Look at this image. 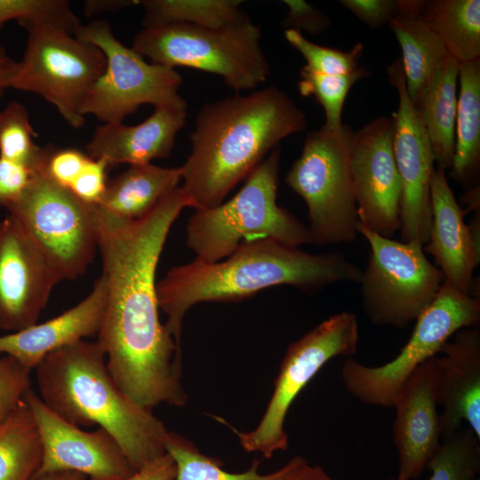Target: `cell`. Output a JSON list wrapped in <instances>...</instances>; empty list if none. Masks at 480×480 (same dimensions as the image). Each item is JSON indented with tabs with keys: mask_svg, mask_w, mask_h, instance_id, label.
I'll return each instance as SVG.
<instances>
[{
	"mask_svg": "<svg viewBox=\"0 0 480 480\" xmlns=\"http://www.w3.org/2000/svg\"><path fill=\"white\" fill-rule=\"evenodd\" d=\"M164 450L176 464L174 480H282L295 462L293 457L281 468L260 474V460H255L244 472H228L221 468V460L202 453L190 440L173 431L168 432Z\"/></svg>",
	"mask_w": 480,
	"mask_h": 480,
	"instance_id": "f546056e",
	"label": "cell"
},
{
	"mask_svg": "<svg viewBox=\"0 0 480 480\" xmlns=\"http://www.w3.org/2000/svg\"><path fill=\"white\" fill-rule=\"evenodd\" d=\"M422 16L458 62L480 59V1H426Z\"/></svg>",
	"mask_w": 480,
	"mask_h": 480,
	"instance_id": "4316f807",
	"label": "cell"
},
{
	"mask_svg": "<svg viewBox=\"0 0 480 480\" xmlns=\"http://www.w3.org/2000/svg\"><path fill=\"white\" fill-rule=\"evenodd\" d=\"M18 61L12 59L0 44V98L11 84L17 69Z\"/></svg>",
	"mask_w": 480,
	"mask_h": 480,
	"instance_id": "ee69618b",
	"label": "cell"
},
{
	"mask_svg": "<svg viewBox=\"0 0 480 480\" xmlns=\"http://www.w3.org/2000/svg\"><path fill=\"white\" fill-rule=\"evenodd\" d=\"M74 36L96 45L106 58L104 72L84 102V116L93 115L108 124L122 123L143 104L186 109V100L179 92L180 75L174 68L147 62L132 47L124 46L107 20L80 24Z\"/></svg>",
	"mask_w": 480,
	"mask_h": 480,
	"instance_id": "4fadbf2b",
	"label": "cell"
},
{
	"mask_svg": "<svg viewBox=\"0 0 480 480\" xmlns=\"http://www.w3.org/2000/svg\"><path fill=\"white\" fill-rule=\"evenodd\" d=\"M479 443L468 427L443 438L426 467L431 472L429 480H476L480 471Z\"/></svg>",
	"mask_w": 480,
	"mask_h": 480,
	"instance_id": "4dcf8cb0",
	"label": "cell"
},
{
	"mask_svg": "<svg viewBox=\"0 0 480 480\" xmlns=\"http://www.w3.org/2000/svg\"><path fill=\"white\" fill-rule=\"evenodd\" d=\"M279 162L280 149L276 147L232 198L196 210L186 227L187 246L196 259L218 261L242 243L258 238L297 247L313 243L308 228L277 204Z\"/></svg>",
	"mask_w": 480,
	"mask_h": 480,
	"instance_id": "5b68a950",
	"label": "cell"
},
{
	"mask_svg": "<svg viewBox=\"0 0 480 480\" xmlns=\"http://www.w3.org/2000/svg\"><path fill=\"white\" fill-rule=\"evenodd\" d=\"M42 456L38 427L24 399L0 424V480H33Z\"/></svg>",
	"mask_w": 480,
	"mask_h": 480,
	"instance_id": "83f0119b",
	"label": "cell"
},
{
	"mask_svg": "<svg viewBox=\"0 0 480 480\" xmlns=\"http://www.w3.org/2000/svg\"><path fill=\"white\" fill-rule=\"evenodd\" d=\"M413 332L399 354L379 366L346 360L340 376L347 391L363 404L391 408L409 375L460 329L478 327L479 299L444 281L428 307L417 317Z\"/></svg>",
	"mask_w": 480,
	"mask_h": 480,
	"instance_id": "9c48e42d",
	"label": "cell"
},
{
	"mask_svg": "<svg viewBox=\"0 0 480 480\" xmlns=\"http://www.w3.org/2000/svg\"><path fill=\"white\" fill-rule=\"evenodd\" d=\"M176 464L166 452L124 480H174Z\"/></svg>",
	"mask_w": 480,
	"mask_h": 480,
	"instance_id": "b9f144b4",
	"label": "cell"
},
{
	"mask_svg": "<svg viewBox=\"0 0 480 480\" xmlns=\"http://www.w3.org/2000/svg\"><path fill=\"white\" fill-rule=\"evenodd\" d=\"M354 133L346 124L335 132L324 126L310 131L285 176V183L307 204L314 244H347L357 236L350 159Z\"/></svg>",
	"mask_w": 480,
	"mask_h": 480,
	"instance_id": "52a82bcc",
	"label": "cell"
},
{
	"mask_svg": "<svg viewBox=\"0 0 480 480\" xmlns=\"http://www.w3.org/2000/svg\"><path fill=\"white\" fill-rule=\"evenodd\" d=\"M31 370L11 356L0 357V424L24 401L31 389Z\"/></svg>",
	"mask_w": 480,
	"mask_h": 480,
	"instance_id": "d590c367",
	"label": "cell"
},
{
	"mask_svg": "<svg viewBox=\"0 0 480 480\" xmlns=\"http://www.w3.org/2000/svg\"><path fill=\"white\" fill-rule=\"evenodd\" d=\"M389 480H401V479L395 477V478H390Z\"/></svg>",
	"mask_w": 480,
	"mask_h": 480,
	"instance_id": "c3c4849f",
	"label": "cell"
},
{
	"mask_svg": "<svg viewBox=\"0 0 480 480\" xmlns=\"http://www.w3.org/2000/svg\"><path fill=\"white\" fill-rule=\"evenodd\" d=\"M239 0H145L144 28L168 24H188L207 28L227 26L247 17Z\"/></svg>",
	"mask_w": 480,
	"mask_h": 480,
	"instance_id": "f1b7e54d",
	"label": "cell"
},
{
	"mask_svg": "<svg viewBox=\"0 0 480 480\" xmlns=\"http://www.w3.org/2000/svg\"><path fill=\"white\" fill-rule=\"evenodd\" d=\"M357 231L370 248L358 283L363 308L374 324L405 327L433 301L444 276L428 260L419 242L396 241L360 223Z\"/></svg>",
	"mask_w": 480,
	"mask_h": 480,
	"instance_id": "30bf717a",
	"label": "cell"
},
{
	"mask_svg": "<svg viewBox=\"0 0 480 480\" xmlns=\"http://www.w3.org/2000/svg\"><path fill=\"white\" fill-rule=\"evenodd\" d=\"M260 40V27L247 16L220 28L168 24L143 28L132 48L151 63L220 76L227 86L240 92L254 91L269 76Z\"/></svg>",
	"mask_w": 480,
	"mask_h": 480,
	"instance_id": "8992f818",
	"label": "cell"
},
{
	"mask_svg": "<svg viewBox=\"0 0 480 480\" xmlns=\"http://www.w3.org/2000/svg\"><path fill=\"white\" fill-rule=\"evenodd\" d=\"M27 108L12 101L0 111V157L35 171L42 161L44 148L34 141Z\"/></svg>",
	"mask_w": 480,
	"mask_h": 480,
	"instance_id": "d6a6232c",
	"label": "cell"
},
{
	"mask_svg": "<svg viewBox=\"0 0 480 480\" xmlns=\"http://www.w3.org/2000/svg\"><path fill=\"white\" fill-rule=\"evenodd\" d=\"M358 340L354 313L331 316L288 347L271 397L254 429L238 431L220 418L217 420L230 428L246 452H260L269 459L275 452L285 451L289 444L284 422L293 401L326 363L337 356H353Z\"/></svg>",
	"mask_w": 480,
	"mask_h": 480,
	"instance_id": "7c38bea8",
	"label": "cell"
},
{
	"mask_svg": "<svg viewBox=\"0 0 480 480\" xmlns=\"http://www.w3.org/2000/svg\"><path fill=\"white\" fill-rule=\"evenodd\" d=\"M37 480H86V476L76 471H60L43 476Z\"/></svg>",
	"mask_w": 480,
	"mask_h": 480,
	"instance_id": "7dc6e473",
	"label": "cell"
},
{
	"mask_svg": "<svg viewBox=\"0 0 480 480\" xmlns=\"http://www.w3.org/2000/svg\"><path fill=\"white\" fill-rule=\"evenodd\" d=\"M392 116L377 117L355 132L351 171L359 223L391 237L400 228L401 183Z\"/></svg>",
	"mask_w": 480,
	"mask_h": 480,
	"instance_id": "9a60e30c",
	"label": "cell"
},
{
	"mask_svg": "<svg viewBox=\"0 0 480 480\" xmlns=\"http://www.w3.org/2000/svg\"><path fill=\"white\" fill-rule=\"evenodd\" d=\"M12 20L23 27L36 22L50 24L72 35L80 25L64 0H0V28Z\"/></svg>",
	"mask_w": 480,
	"mask_h": 480,
	"instance_id": "836d02e7",
	"label": "cell"
},
{
	"mask_svg": "<svg viewBox=\"0 0 480 480\" xmlns=\"http://www.w3.org/2000/svg\"><path fill=\"white\" fill-rule=\"evenodd\" d=\"M288 12L282 22L286 29L301 33L304 30L312 35H319L331 26V20L321 10L303 0H284Z\"/></svg>",
	"mask_w": 480,
	"mask_h": 480,
	"instance_id": "f35d334b",
	"label": "cell"
},
{
	"mask_svg": "<svg viewBox=\"0 0 480 480\" xmlns=\"http://www.w3.org/2000/svg\"><path fill=\"white\" fill-rule=\"evenodd\" d=\"M387 72L398 94L392 118L394 156L401 183V241L424 245L431 228L430 185L436 161L420 113L409 98L400 57L388 66Z\"/></svg>",
	"mask_w": 480,
	"mask_h": 480,
	"instance_id": "5bb4252c",
	"label": "cell"
},
{
	"mask_svg": "<svg viewBox=\"0 0 480 480\" xmlns=\"http://www.w3.org/2000/svg\"><path fill=\"white\" fill-rule=\"evenodd\" d=\"M34 175L30 168L0 157V206L14 203L25 191Z\"/></svg>",
	"mask_w": 480,
	"mask_h": 480,
	"instance_id": "ab89813d",
	"label": "cell"
},
{
	"mask_svg": "<svg viewBox=\"0 0 480 480\" xmlns=\"http://www.w3.org/2000/svg\"><path fill=\"white\" fill-rule=\"evenodd\" d=\"M41 436L43 456L33 480L76 471L89 480H124L134 471L116 440L105 429L84 431L50 410L31 388L25 396Z\"/></svg>",
	"mask_w": 480,
	"mask_h": 480,
	"instance_id": "2e32d148",
	"label": "cell"
},
{
	"mask_svg": "<svg viewBox=\"0 0 480 480\" xmlns=\"http://www.w3.org/2000/svg\"><path fill=\"white\" fill-rule=\"evenodd\" d=\"M460 91L455 126V150L452 177L466 190L474 182L480 167V59L459 62Z\"/></svg>",
	"mask_w": 480,
	"mask_h": 480,
	"instance_id": "484cf974",
	"label": "cell"
},
{
	"mask_svg": "<svg viewBox=\"0 0 480 480\" xmlns=\"http://www.w3.org/2000/svg\"><path fill=\"white\" fill-rule=\"evenodd\" d=\"M180 180V167L168 168L152 164L131 165L108 182L96 206L116 219L137 220L151 212L178 187Z\"/></svg>",
	"mask_w": 480,
	"mask_h": 480,
	"instance_id": "cb8c5ba5",
	"label": "cell"
},
{
	"mask_svg": "<svg viewBox=\"0 0 480 480\" xmlns=\"http://www.w3.org/2000/svg\"><path fill=\"white\" fill-rule=\"evenodd\" d=\"M282 480H332L320 466H311L306 459L295 456V462Z\"/></svg>",
	"mask_w": 480,
	"mask_h": 480,
	"instance_id": "7bdbcfd3",
	"label": "cell"
},
{
	"mask_svg": "<svg viewBox=\"0 0 480 480\" xmlns=\"http://www.w3.org/2000/svg\"><path fill=\"white\" fill-rule=\"evenodd\" d=\"M362 270L341 252L312 254L270 238L242 243L223 260L172 268L156 283L164 324L180 345L183 319L194 305L238 301L276 285L315 292L338 283H359Z\"/></svg>",
	"mask_w": 480,
	"mask_h": 480,
	"instance_id": "3957f363",
	"label": "cell"
},
{
	"mask_svg": "<svg viewBox=\"0 0 480 480\" xmlns=\"http://www.w3.org/2000/svg\"><path fill=\"white\" fill-rule=\"evenodd\" d=\"M307 125L303 110L276 86L204 104L190 135V154L180 166L191 207L223 203L267 153Z\"/></svg>",
	"mask_w": 480,
	"mask_h": 480,
	"instance_id": "7a4b0ae2",
	"label": "cell"
},
{
	"mask_svg": "<svg viewBox=\"0 0 480 480\" xmlns=\"http://www.w3.org/2000/svg\"><path fill=\"white\" fill-rule=\"evenodd\" d=\"M340 4L373 29L388 24L398 10L394 0H341Z\"/></svg>",
	"mask_w": 480,
	"mask_h": 480,
	"instance_id": "60d3db41",
	"label": "cell"
},
{
	"mask_svg": "<svg viewBox=\"0 0 480 480\" xmlns=\"http://www.w3.org/2000/svg\"><path fill=\"white\" fill-rule=\"evenodd\" d=\"M436 355L421 363L396 393L393 439L398 456L401 480L420 476L442 443L437 411Z\"/></svg>",
	"mask_w": 480,
	"mask_h": 480,
	"instance_id": "ac0fdd59",
	"label": "cell"
},
{
	"mask_svg": "<svg viewBox=\"0 0 480 480\" xmlns=\"http://www.w3.org/2000/svg\"><path fill=\"white\" fill-rule=\"evenodd\" d=\"M24 28L28 37L11 88L39 94L70 126L82 127L84 102L106 67L104 53L62 28L39 22Z\"/></svg>",
	"mask_w": 480,
	"mask_h": 480,
	"instance_id": "ba28073f",
	"label": "cell"
},
{
	"mask_svg": "<svg viewBox=\"0 0 480 480\" xmlns=\"http://www.w3.org/2000/svg\"><path fill=\"white\" fill-rule=\"evenodd\" d=\"M60 281L36 243L8 214L0 222V329L13 332L36 324Z\"/></svg>",
	"mask_w": 480,
	"mask_h": 480,
	"instance_id": "e0dca14e",
	"label": "cell"
},
{
	"mask_svg": "<svg viewBox=\"0 0 480 480\" xmlns=\"http://www.w3.org/2000/svg\"><path fill=\"white\" fill-rule=\"evenodd\" d=\"M469 234L472 239V243L476 254L480 257V216L479 211L476 212V215L468 225Z\"/></svg>",
	"mask_w": 480,
	"mask_h": 480,
	"instance_id": "bcb514c9",
	"label": "cell"
},
{
	"mask_svg": "<svg viewBox=\"0 0 480 480\" xmlns=\"http://www.w3.org/2000/svg\"><path fill=\"white\" fill-rule=\"evenodd\" d=\"M108 168L105 160L89 157L68 189L82 202L90 205H98L108 184L107 180Z\"/></svg>",
	"mask_w": 480,
	"mask_h": 480,
	"instance_id": "74e56055",
	"label": "cell"
},
{
	"mask_svg": "<svg viewBox=\"0 0 480 480\" xmlns=\"http://www.w3.org/2000/svg\"><path fill=\"white\" fill-rule=\"evenodd\" d=\"M388 25L402 50V67L409 98L415 107L443 62L450 57L442 40L422 16L426 1L398 0Z\"/></svg>",
	"mask_w": 480,
	"mask_h": 480,
	"instance_id": "603a6c76",
	"label": "cell"
},
{
	"mask_svg": "<svg viewBox=\"0 0 480 480\" xmlns=\"http://www.w3.org/2000/svg\"><path fill=\"white\" fill-rule=\"evenodd\" d=\"M437 361V404L442 439L468 424L480 439V330L463 328L440 348Z\"/></svg>",
	"mask_w": 480,
	"mask_h": 480,
	"instance_id": "d6986e66",
	"label": "cell"
},
{
	"mask_svg": "<svg viewBox=\"0 0 480 480\" xmlns=\"http://www.w3.org/2000/svg\"><path fill=\"white\" fill-rule=\"evenodd\" d=\"M36 372L45 405L73 425L108 431L134 472L165 452L169 430L119 388L97 340H80L50 353Z\"/></svg>",
	"mask_w": 480,
	"mask_h": 480,
	"instance_id": "277c9868",
	"label": "cell"
},
{
	"mask_svg": "<svg viewBox=\"0 0 480 480\" xmlns=\"http://www.w3.org/2000/svg\"><path fill=\"white\" fill-rule=\"evenodd\" d=\"M107 299V280L101 274L77 305L44 323L0 336V354L14 357L31 371L36 369L50 353L97 335Z\"/></svg>",
	"mask_w": 480,
	"mask_h": 480,
	"instance_id": "44dd1931",
	"label": "cell"
},
{
	"mask_svg": "<svg viewBox=\"0 0 480 480\" xmlns=\"http://www.w3.org/2000/svg\"><path fill=\"white\" fill-rule=\"evenodd\" d=\"M459 62L451 56L435 73L418 104L437 168L451 170L455 150Z\"/></svg>",
	"mask_w": 480,
	"mask_h": 480,
	"instance_id": "d4e9b609",
	"label": "cell"
},
{
	"mask_svg": "<svg viewBox=\"0 0 480 480\" xmlns=\"http://www.w3.org/2000/svg\"><path fill=\"white\" fill-rule=\"evenodd\" d=\"M88 159L87 154L76 148H44L42 161L37 169L55 183L68 188Z\"/></svg>",
	"mask_w": 480,
	"mask_h": 480,
	"instance_id": "8d00e7d4",
	"label": "cell"
},
{
	"mask_svg": "<svg viewBox=\"0 0 480 480\" xmlns=\"http://www.w3.org/2000/svg\"><path fill=\"white\" fill-rule=\"evenodd\" d=\"M6 209L61 281L85 273L98 248L95 205L82 202L37 169L22 195Z\"/></svg>",
	"mask_w": 480,
	"mask_h": 480,
	"instance_id": "8fae6325",
	"label": "cell"
},
{
	"mask_svg": "<svg viewBox=\"0 0 480 480\" xmlns=\"http://www.w3.org/2000/svg\"><path fill=\"white\" fill-rule=\"evenodd\" d=\"M95 207L108 284L97 341L108 370L119 388L142 407H183L188 397L181 348L159 318L156 270L170 228L180 212L191 207L190 201L177 187L137 220H119Z\"/></svg>",
	"mask_w": 480,
	"mask_h": 480,
	"instance_id": "6da1fadb",
	"label": "cell"
},
{
	"mask_svg": "<svg viewBox=\"0 0 480 480\" xmlns=\"http://www.w3.org/2000/svg\"><path fill=\"white\" fill-rule=\"evenodd\" d=\"M186 117V109L160 107L135 125L104 124L97 127L87 144V155L105 160L109 167L120 164H146L153 159L167 157Z\"/></svg>",
	"mask_w": 480,
	"mask_h": 480,
	"instance_id": "7402d4cb",
	"label": "cell"
},
{
	"mask_svg": "<svg viewBox=\"0 0 480 480\" xmlns=\"http://www.w3.org/2000/svg\"><path fill=\"white\" fill-rule=\"evenodd\" d=\"M432 220L429 237L423 245L444 281L463 293L472 295L473 272L480 262L464 212L455 199L446 171L436 168L430 185Z\"/></svg>",
	"mask_w": 480,
	"mask_h": 480,
	"instance_id": "ffe728a7",
	"label": "cell"
},
{
	"mask_svg": "<svg viewBox=\"0 0 480 480\" xmlns=\"http://www.w3.org/2000/svg\"><path fill=\"white\" fill-rule=\"evenodd\" d=\"M284 37L292 47L305 59L308 68L327 75H348L359 70V60L364 52V44L356 43L350 51L343 52L308 41L304 36L292 29H285Z\"/></svg>",
	"mask_w": 480,
	"mask_h": 480,
	"instance_id": "e575fe53",
	"label": "cell"
},
{
	"mask_svg": "<svg viewBox=\"0 0 480 480\" xmlns=\"http://www.w3.org/2000/svg\"><path fill=\"white\" fill-rule=\"evenodd\" d=\"M365 67L348 75H327L303 66L300 72L298 88L304 97L313 96L324 111L327 130H340L343 106L352 86L360 79L370 76Z\"/></svg>",
	"mask_w": 480,
	"mask_h": 480,
	"instance_id": "1f68e13d",
	"label": "cell"
},
{
	"mask_svg": "<svg viewBox=\"0 0 480 480\" xmlns=\"http://www.w3.org/2000/svg\"><path fill=\"white\" fill-rule=\"evenodd\" d=\"M134 4H140V1H87L84 4V12L87 15H92L101 12L103 6H108V10H116Z\"/></svg>",
	"mask_w": 480,
	"mask_h": 480,
	"instance_id": "f6af8a7d",
	"label": "cell"
}]
</instances>
